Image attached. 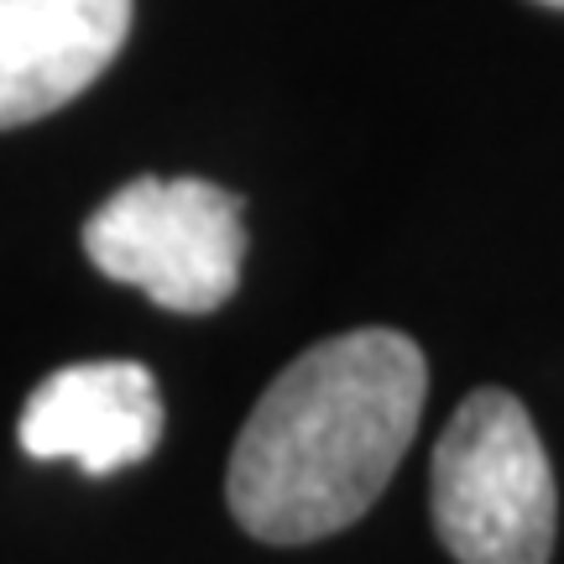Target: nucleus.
I'll return each instance as SVG.
<instances>
[{
	"label": "nucleus",
	"instance_id": "nucleus-3",
	"mask_svg": "<svg viewBox=\"0 0 564 564\" xmlns=\"http://www.w3.org/2000/svg\"><path fill=\"white\" fill-rule=\"evenodd\" d=\"M84 251L158 308L215 314L241 288V199L204 178H137L89 215Z\"/></svg>",
	"mask_w": 564,
	"mask_h": 564
},
{
	"label": "nucleus",
	"instance_id": "nucleus-5",
	"mask_svg": "<svg viewBox=\"0 0 564 564\" xmlns=\"http://www.w3.org/2000/svg\"><path fill=\"white\" fill-rule=\"evenodd\" d=\"M126 32L131 0H0V131L79 100Z\"/></svg>",
	"mask_w": 564,
	"mask_h": 564
},
{
	"label": "nucleus",
	"instance_id": "nucleus-1",
	"mask_svg": "<svg viewBox=\"0 0 564 564\" xmlns=\"http://www.w3.org/2000/svg\"><path fill=\"white\" fill-rule=\"evenodd\" d=\"M429 366L398 329L308 345L251 408L225 497L262 544H314L361 518L419 434Z\"/></svg>",
	"mask_w": 564,
	"mask_h": 564
},
{
	"label": "nucleus",
	"instance_id": "nucleus-4",
	"mask_svg": "<svg viewBox=\"0 0 564 564\" xmlns=\"http://www.w3.org/2000/svg\"><path fill=\"white\" fill-rule=\"evenodd\" d=\"M32 460H74L89 476L141 465L162 444L158 377L137 361H79L26 398L17 429Z\"/></svg>",
	"mask_w": 564,
	"mask_h": 564
},
{
	"label": "nucleus",
	"instance_id": "nucleus-2",
	"mask_svg": "<svg viewBox=\"0 0 564 564\" xmlns=\"http://www.w3.org/2000/svg\"><path fill=\"white\" fill-rule=\"evenodd\" d=\"M434 533L460 564H549L554 470L528 408L502 392H470L434 444Z\"/></svg>",
	"mask_w": 564,
	"mask_h": 564
},
{
	"label": "nucleus",
	"instance_id": "nucleus-6",
	"mask_svg": "<svg viewBox=\"0 0 564 564\" xmlns=\"http://www.w3.org/2000/svg\"><path fill=\"white\" fill-rule=\"evenodd\" d=\"M539 6H554V11H564V0H539Z\"/></svg>",
	"mask_w": 564,
	"mask_h": 564
}]
</instances>
